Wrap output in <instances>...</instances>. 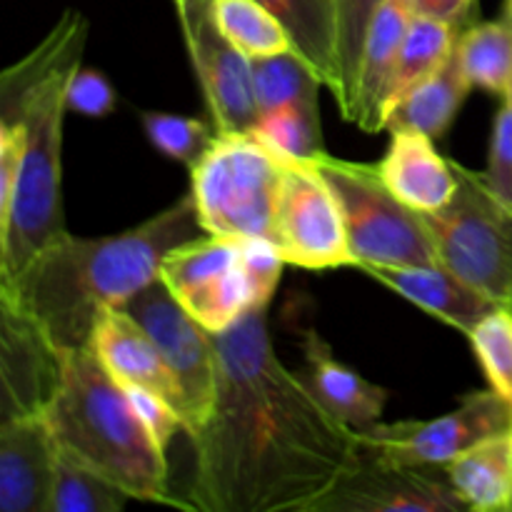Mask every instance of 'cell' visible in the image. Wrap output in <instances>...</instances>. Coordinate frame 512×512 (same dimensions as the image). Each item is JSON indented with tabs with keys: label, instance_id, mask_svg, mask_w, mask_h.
Wrapping results in <instances>:
<instances>
[{
	"label": "cell",
	"instance_id": "6da1fadb",
	"mask_svg": "<svg viewBox=\"0 0 512 512\" xmlns=\"http://www.w3.org/2000/svg\"><path fill=\"white\" fill-rule=\"evenodd\" d=\"M268 305H250L230 328L210 333L218 395L208 423L190 438L193 510L313 512L360 458L355 428L278 360Z\"/></svg>",
	"mask_w": 512,
	"mask_h": 512
},
{
	"label": "cell",
	"instance_id": "7a4b0ae2",
	"mask_svg": "<svg viewBox=\"0 0 512 512\" xmlns=\"http://www.w3.org/2000/svg\"><path fill=\"white\" fill-rule=\"evenodd\" d=\"M193 195L103 238L65 235L35 255L0 298L28 315L58 353L90 348L98 320L158 280L170 250L205 238Z\"/></svg>",
	"mask_w": 512,
	"mask_h": 512
},
{
	"label": "cell",
	"instance_id": "3957f363",
	"mask_svg": "<svg viewBox=\"0 0 512 512\" xmlns=\"http://www.w3.org/2000/svg\"><path fill=\"white\" fill-rule=\"evenodd\" d=\"M43 415L65 455L113 480L133 500L185 508L170 495L168 453L93 348L60 353V383Z\"/></svg>",
	"mask_w": 512,
	"mask_h": 512
},
{
	"label": "cell",
	"instance_id": "277c9868",
	"mask_svg": "<svg viewBox=\"0 0 512 512\" xmlns=\"http://www.w3.org/2000/svg\"><path fill=\"white\" fill-rule=\"evenodd\" d=\"M80 58L60 65L13 103L0 105V125H15L20 133L13 198L0 215V285L13 283L35 255L68 235L60 148L68 83Z\"/></svg>",
	"mask_w": 512,
	"mask_h": 512
},
{
	"label": "cell",
	"instance_id": "5b68a950",
	"mask_svg": "<svg viewBox=\"0 0 512 512\" xmlns=\"http://www.w3.org/2000/svg\"><path fill=\"white\" fill-rule=\"evenodd\" d=\"M285 158L255 133H218L190 168V195L203 230L215 238L273 240Z\"/></svg>",
	"mask_w": 512,
	"mask_h": 512
},
{
	"label": "cell",
	"instance_id": "8992f818",
	"mask_svg": "<svg viewBox=\"0 0 512 512\" xmlns=\"http://www.w3.org/2000/svg\"><path fill=\"white\" fill-rule=\"evenodd\" d=\"M308 163L318 168L338 198L355 268L440 263L425 215L408 208L385 185L378 165L348 163L325 150Z\"/></svg>",
	"mask_w": 512,
	"mask_h": 512
},
{
	"label": "cell",
	"instance_id": "52a82bcc",
	"mask_svg": "<svg viewBox=\"0 0 512 512\" xmlns=\"http://www.w3.org/2000/svg\"><path fill=\"white\" fill-rule=\"evenodd\" d=\"M445 208L423 213L438 260L495 303L512 308V210L500 203L483 173L458 165Z\"/></svg>",
	"mask_w": 512,
	"mask_h": 512
},
{
	"label": "cell",
	"instance_id": "ba28073f",
	"mask_svg": "<svg viewBox=\"0 0 512 512\" xmlns=\"http://www.w3.org/2000/svg\"><path fill=\"white\" fill-rule=\"evenodd\" d=\"M120 310L150 335L173 373L183 400V425L190 438L203 430L218 395V355L208 330L173 298L163 280H153Z\"/></svg>",
	"mask_w": 512,
	"mask_h": 512
},
{
	"label": "cell",
	"instance_id": "9c48e42d",
	"mask_svg": "<svg viewBox=\"0 0 512 512\" xmlns=\"http://www.w3.org/2000/svg\"><path fill=\"white\" fill-rule=\"evenodd\" d=\"M355 433L363 458L388 465H445L483 440L512 433V403L498 390H480L435 420L378 423Z\"/></svg>",
	"mask_w": 512,
	"mask_h": 512
},
{
	"label": "cell",
	"instance_id": "30bf717a",
	"mask_svg": "<svg viewBox=\"0 0 512 512\" xmlns=\"http://www.w3.org/2000/svg\"><path fill=\"white\" fill-rule=\"evenodd\" d=\"M273 245L285 263L305 270L355 265L338 198L308 160L285 158L275 200Z\"/></svg>",
	"mask_w": 512,
	"mask_h": 512
},
{
	"label": "cell",
	"instance_id": "8fae6325",
	"mask_svg": "<svg viewBox=\"0 0 512 512\" xmlns=\"http://www.w3.org/2000/svg\"><path fill=\"white\" fill-rule=\"evenodd\" d=\"M175 10L215 130L253 133L260 113L250 55L220 30L213 0H175Z\"/></svg>",
	"mask_w": 512,
	"mask_h": 512
},
{
	"label": "cell",
	"instance_id": "7c38bea8",
	"mask_svg": "<svg viewBox=\"0 0 512 512\" xmlns=\"http://www.w3.org/2000/svg\"><path fill=\"white\" fill-rule=\"evenodd\" d=\"M158 278L208 333L230 328L253 305L238 240L205 235L180 245L165 255Z\"/></svg>",
	"mask_w": 512,
	"mask_h": 512
},
{
	"label": "cell",
	"instance_id": "4fadbf2b",
	"mask_svg": "<svg viewBox=\"0 0 512 512\" xmlns=\"http://www.w3.org/2000/svg\"><path fill=\"white\" fill-rule=\"evenodd\" d=\"M445 465H388L360 455L358 463L315 503L313 512H460Z\"/></svg>",
	"mask_w": 512,
	"mask_h": 512
},
{
	"label": "cell",
	"instance_id": "5bb4252c",
	"mask_svg": "<svg viewBox=\"0 0 512 512\" xmlns=\"http://www.w3.org/2000/svg\"><path fill=\"white\" fill-rule=\"evenodd\" d=\"M58 383V350L28 315L0 298V420L43 413Z\"/></svg>",
	"mask_w": 512,
	"mask_h": 512
},
{
	"label": "cell",
	"instance_id": "9a60e30c",
	"mask_svg": "<svg viewBox=\"0 0 512 512\" xmlns=\"http://www.w3.org/2000/svg\"><path fill=\"white\" fill-rule=\"evenodd\" d=\"M58 443L43 413L0 420V510L50 512Z\"/></svg>",
	"mask_w": 512,
	"mask_h": 512
},
{
	"label": "cell",
	"instance_id": "2e32d148",
	"mask_svg": "<svg viewBox=\"0 0 512 512\" xmlns=\"http://www.w3.org/2000/svg\"><path fill=\"white\" fill-rule=\"evenodd\" d=\"M360 273L370 275L380 285L398 293L400 298L410 300L420 310L445 320L465 335L473 333L480 320L488 318L493 310L503 308L493 298L480 293L478 288L465 283L443 263L403 265V268L398 265H360Z\"/></svg>",
	"mask_w": 512,
	"mask_h": 512
},
{
	"label": "cell",
	"instance_id": "e0dca14e",
	"mask_svg": "<svg viewBox=\"0 0 512 512\" xmlns=\"http://www.w3.org/2000/svg\"><path fill=\"white\" fill-rule=\"evenodd\" d=\"M90 348L125 388H145L168 400L183 418V400L158 345L125 310L110 308L93 330Z\"/></svg>",
	"mask_w": 512,
	"mask_h": 512
},
{
	"label": "cell",
	"instance_id": "ac0fdd59",
	"mask_svg": "<svg viewBox=\"0 0 512 512\" xmlns=\"http://www.w3.org/2000/svg\"><path fill=\"white\" fill-rule=\"evenodd\" d=\"M413 15L410 0H385L370 23L363 58H360L358 83H355L353 110H350V123H355L365 133L385 130L388 85Z\"/></svg>",
	"mask_w": 512,
	"mask_h": 512
},
{
	"label": "cell",
	"instance_id": "d6986e66",
	"mask_svg": "<svg viewBox=\"0 0 512 512\" xmlns=\"http://www.w3.org/2000/svg\"><path fill=\"white\" fill-rule=\"evenodd\" d=\"M378 170L385 185L418 213L445 208L455 193L453 160L435 150L430 135L415 130H395Z\"/></svg>",
	"mask_w": 512,
	"mask_h": 512
},
{
	"label": "cell",
	"instance_id": "ffe728a7",
	"mask_svg": "<svg viewBox=\"0 0 512 512\" xmlns=\"http://www.w3.org/2000/svg\"><path fill=\"white\" fill-rule=\"evenodd\" d=\"M303 353L305 370L300 375L330 413L355 430L373 428L380 423L388 403V390L373 385L340 363L330 345L315 330L305 333Z\"/></svg>",
	"mask_w": 512,
	"mask_h": 512
},
{
	"label": "cell",
	"instance_id": "44dd1931",
	"mask_svg": "<svg viewBox=\"0 0 512 512\" xmlns=\"http://www.w3.org/2000/svg\"><path fill=\"white\" fill-rule=\"evenodd\" d=\"M268 8L285 33L290 35L293 53H298L320 83L340 98V38H338V0H258Z\"/></svg>",
	"mask_w": 512,
	"mask_h": 512
},
{
	"label": "cell",
	"instance_id": "7402d4cb",
	"mask_svg": "<svg viewBox=\"0 0 512 512\" xmlns=\"http://www.w3.org/2000/svg\"><path fill=\"white\" fill-rule=\"evenodd\" d=\"M470 90H473V83L460 65L458 50L453 48L450 58L433 75L413 85L390 108L385 130H390V133L415 130V133L430 135L433 140L443 138L453 120L458 118Z\"/></svg>",
	"mask_w": 512,
	"mask_h": 512
},
{
	"label": "cell",
	"instance_id": "603a6c76",
	"mask_svg": "<svg viewBox=\"0 0 512 512\" xmlns=\"http://www.w3.org/2000/svg\"><path fill=\"white\" fill-rule=\"evenodd\" d=\"M445 473L468 510H512V433L465 450L445 463Z\"/></svg>",
	"mask_w": 512,
	"mask_h": 512
},
{
	"label": "cell",
	"instance_id": "cb8c5ba5",
	"mask_svg": "<svg viewBox=\"0 0 512 512\" xmlns=\"http://www.w3.org/2000/svg\"><path fill=\"white\" fill-rule=\"evenodd\" d=\"M455 50L473 88L508 98L512 93V18L503 13V18L458 33Z\"/></svg>",
	"mask_w": 512,
	"mask_h": 512
},
{
	"label": "cell",
	"instance_id": "d4e9b609",
	"mask_svg": "<svg viewBox=\"0 0 512 512\" xmlns=\"http://www.w3.org/2000/svg\"><path fill=\"white\" fill-rule=\"evenodd\" d=\"M455 40H458L455 25L440 23V20L425 18V15H413L403 48H400L398 65H395V73L388 85V103H385L388 113L413 85L433 75L450 58Z\"/></svg>",
	"mask_w": 512,
	"mask_h": 512
},
{
	"label": "cell",
	"instance_id": "484cf974",
	"mask_svg": "<svg viewBox=\"0 0 512 512\" xmlns=\"http://www.w3.org/2000/svg\"><path fill=\"white\" fill-rule=\"evenodd\" d=\"M250 60H253V85L260 115L283 105H318L323 83L298 53L288 50V53Z\"/></svg>",
	"mask_w": 512,
	"mask_h": 512
},
{
	"label": "cell",
	"instance_id": "4316f807",
	"mask_svg": "<svg viewBox=\"0 0 512 512\" xmlns=\"http://www.w3.org/2000/svg\"><path fill=\"white\" fill-rule=\"evenodd\" d=\"M130 498L123 488L58 448L50 512H120Z\"/></svg>",
	"mask_w": 512,
	"mask_h": 512
},
{
	"label": "cell",
	"instance_id": "83f0119b",
	"mask_svg": "<svg viewBox=\"0 0 512 512\" xmlns=\"http://www.w3.org/2000/svg\"><path fill=\"white\" fill-rule=\"evenodd\" d=\"M213 13L220 30L250 58H268L293 50L280 20L258 0H213Z\"/></svg>",
	"mask_w": 512,
	"mask_h": 512
},
{
	"label": "cell",
	"instance_id": "f1b7e54d",
	"mask_svg": "<svg viewBox=\"0 0 512 512\" xmlns=\"http://www.w3.org/2000/svg\"><path fill=\"white\" fill-rule=\"evenodd\" d=\"M253 133L290 160H310L325 150L318 105H283L263 113Z\"/></svg>",
	"mask_w": 512,
	"mask_h": 512
},
{
	"label": "cell",
	"instance_id": "f546056e",
	"mask_svg": "<svg viewBox=\"0 0 512 512\" xmlns=\"http://www.w3.org/2000/svg\"><path fill=\"white\" fill-rule=\"evenodd\" d=\"M385 0H338V38H340V90L338 110L350 120L353 110L355 83H358L360 58H363L365 38L375 13Z\"/></svg>",
	"mask_w": 512,
	"mask_h": 512
},
{
	"label": "cell",
	"instance_id": "4dcf8cb0",
	"mask_svg": "<svg viewBox=\"0 0 512 512\" xmlns=\"http://www.w3.org/2000/svg\"><path fill=\"white\" fill-rule=\"evenodd\" d=\"M143 128L145 135L150 138V143L160 150L168 158L178 160V163L195 168L200 163L208 148L213 145L215 125L210 128L208 123L198 118H185V115L175 113H158V110H150L143 113Z\"/></svg>",
	"mask_w": 512,
	"mask_h": 512
},
{
	"label": "cell",
	"instance_id": "1f68e13d",
	"mask_svg": "<svg viewBox=\"0 0 512 512\" xmlns=\"http://www.w3.org/2000/svg\"><path fill=\"white\" fill-rule=\"evenodd\" d=\"M468 338L493 390L512 403V308L493 310Z\"/></svg>",
	"mask_w": 512,
	"mask_h": 512
},
{
	"label": "cell",
	"instance_id": "d6a6232c",
	"mask_svg": "<svg viewBox=\"0 0 512 512\" xmlns=\"http://www.w3.org/2000/svg\"><path fill=\"white\" fill-rule=\"evenodd\" d=\"M240 243V265H243L245 280H248L250 300L253 305L270 303L283 278V255L268 238L238 240Z\"/></svg>",
	"mask_w": 512,
	"mask_h": 512
},
{
	"label": "cell",
	"instance_id": "836d02e7",
	"mask_svg": "<svg viewBox=\"0 0 512 512\" xmlns=\"http://www.w3.org/2000/svg\"><path fill=\"white\" fill-rule=\"evenodd\" d=\"M485 183L495 198L512 210V98H503L493 123Z\"/></svg>",
	"mask_w": 512,
	"mask_h": 512
},
{
	"label": "cell",
	"instance_id": "e575fe53",
	"mask_svg": "<svg viewBox=\"0 0 512 512\" xmlns=\"http://www.w3.org/2000/svg\"><path fill=\"white\" fill-rule=\"evenodd\" d=\"M115 108V90L103 73L78 68L68 83V110L88 118H105Z\"/></svg>",
	"mask_w": 512,
	"mask_h": 512
},
{
	"label": "cell",
	"instance_id": "d590c367",
	"mask_svg": "<svg viewBox=\"0 0 512 512\" xmlns=\"http://www.w3.org/2000/svg\"><path fill=\"white\" fill-rule=\"evenodd\" d=\"M125 390H128L135 413L140 415V420H143L145 428L150 430L155 443L168 453V445L173 443L175 435H178L180 430H185L183 418L178 415V410H175L168 400L150 393V390L145 388H125Z\"/></svg>",
	"mask_w": 512,
	"mask_h": 512
},
{
	"label": "cell",
	"instance_id": "8d00e7d4",
	"mask_svg": "<svg viewBox=\"0 0 512 512\" xmlns=\"http://www.w3.org/2000/svg\"><path fill=\"white\" fill-rule=\"evenodd\" d=\"M415 15L440 20V23L458 25L470 10L473 0H410Z\"/></svg>",
	"mask_w": 512,
	"mask_h": 512
},
{
	"label": "cell",
	"instance_id": "74e56055",
	"mask_svg": "<svg viewBox=\"0 0 512 512\" xmlns=\"http://www.w3.org/2000/svg\"><path fill=\"white\" fill-rule=\"evenodd\" d=\"M505 15L512 18V0H505Z\"/></svg>",
	"mask_w": 512,
	"mask_h": 512
},
{
	"label": "cell",
	"instance_id": "f35d334b",
	"mask_svg": "<svg viewBox=\"0 0 512 512\" xmlns=\"http://www.w3.org/2000/svg\"><path fill=\"white\" fill-rule=\"evenodd\" d=\"M508 98H512V93H510V95H508Z\"/></svg>",
	"mask_w": 512,
	"mask_h": 512
}]
</instances>
